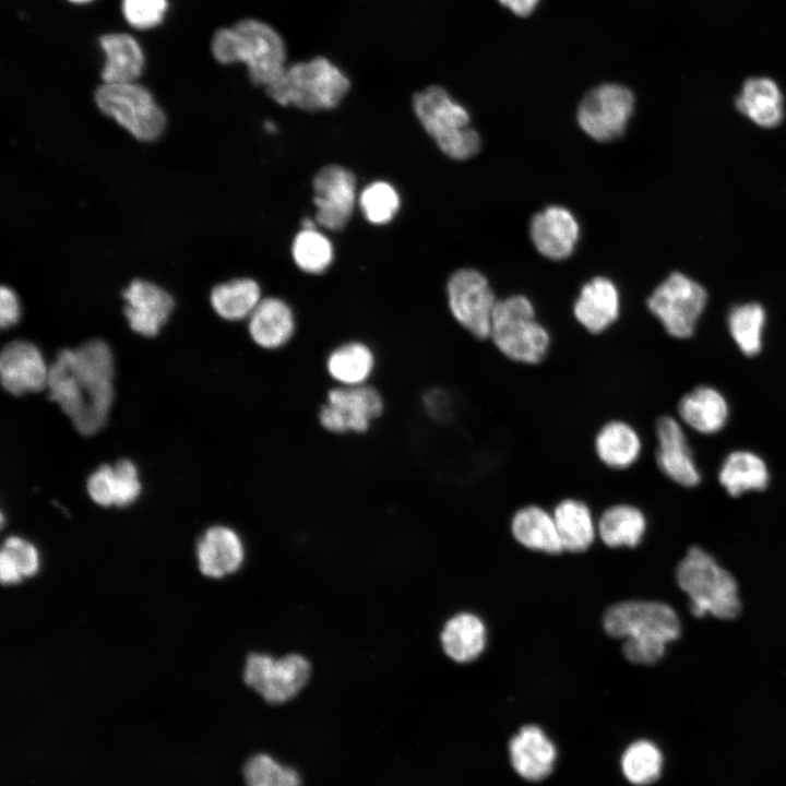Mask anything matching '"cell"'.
<instances>
[{
	"mask_svg": "<svg viewBox=\"0 0 786 786\" xmlns=\"http://www.w3.org/2000/svg\"><path fill=\"white\" fill-rule=\"evenodd\" d=\"M313 191L317 224L333 231L343 229L357 199L354 174L338 165L325 166L313 179Z\"/></svg>",
	"mask_w": 786,
	"mask_h": 786,
	"instance_id": "obj_14",
	"label": "cell"
},
{
	"mask_svg": "<svg viewBox=\"0 0 786 786\" xmlns=\"http://www.w3.org/2000/svg\"><path fill=\"white\" fill-rule=\"evenodd\" d=\"M211 305L225 320L249 318L262 300L259 284L252 278H236L216 285L211 291Z\"/></svg>",
	"mask_w": 786,
	"mask_h": 786,
	"instance_id": "obj_31",
	"label": "cell"
},
{
	"mask_svg": "<svg viewBox=\"0 0 786 786\" xmlns=\"http://www.w3.org/2000/svg\"><path fill=\"white\" fill-rule=\"evenodd\" d=\"M311 675L310 662L300 654L275 658L251 653L246 658L245 683L270 704H283L297 696Z\"/></svg>",
	"mask_w": 786,
	"mask_h": 786,
	"instance_id": "obj_10",
	"label": "cell"
},
{
	"mask_svg": "<svg viewBox=\"0 0 786 786\" xmlns=\"http://www.w3.org/2000/svg\"><path fill=\"white\" fill-rule=\"evenodd\" d=\"M663 755L651 741L639 740L624 751L621 767L629 782L635 785H647L655 782L662 772Z\"/></svg>",
	"mask_w": 786,
	"mask_h": 786,
	"instance_id": "obj_37",
	"label": "cell"
},
{
	"mask_svg": "<svg viewBox=\"0 0 786 786\" xmlns=\"http://www.w3.org/2000/svg\"><path fill=\"white\" fill-rule=\"evenodd\" d=\"M655 460L660 472L680 486H696L701 474L680 421L668 415L660 416L655 422Z\"/></svg>",
	"mask_w": 786,
	"mask_h": 786,
	"instance_id": "obj_15",
	"label": "cell"
},
{
	"mask_svg": "<svg viewBox=\"0 0 786 786\" xmlns=\"http://www.w3.org/2000/svg\"><path fill=\"white\" fill-rule=\"evenodd\" d=\"M249 334L262 348L275 349L285 345L295 332L290 307L276 297L263 298L249 317Z\"/></svg>",
	"mask_w": 786,
	"mask_h": 786,
	"instance_id": "obj_24",
	"label": "cell"
},
{
	"mask_svg": "<svg viewBox=\"0 0 786 786\" xmlns=\"http://www.w3.org/2000/svg\"><path fill=\"white\" fill-rule=\"evenodd\" d=\"M359 207L372 224H386L400 209V196L393 186L384 181L368 184L358 199Z\"/></svg>",
	"mask_w": 786,
	"mask_h": 786,
	"instance_id": "obj_39",
	"label": "cell"
},
{
	"mask_svg": "<svg viewBox=\"0 0 786 786\" xmlns=\"http://www.w3.org/2000/svg\"><path fill=\"white\" fill-rule=\"evenodd\" d=\"M413 109L426 132L449 157L464 160L480 148V136L469 126L466 108L441 86L432 85L413 96Z\"/></svg>",
	"mask_w": 786,
	"mask_h": 786,
	"instance_id": "obj_6",
	"label": "cell"
},
{
	"mask_svg": "<svg viewBox=\"0 0 786 786\" xmlns=\"http://www.w3.org/2000/svg\"><path fill=\"white\" fill-rule=\"evenodd\" d=\"M446 296L454 320L475 338L489 340L498 299L488 278L475 269H460L449 277Z\"/></svg>",
	"mask_w": 786,
	"mask_h": 786,
	"instance_id": "obj_11",
	"label": "cell"
},
{
	"mask_svg": "<svg viewBox=\"0 0 786 786\" xmlns=\"http://www.w3.org/2000/svg\"><path fill=\"white\" fill-rule=\"evenodd\" d=\"M680 420L702 434L720 431L729 418V405L717 389L700 385L686 393L678 403Z\"/></svg>",
	"mask_w": 786,
	"mask_h": 786,
	"instance_id": "obj_21",
	"label": "cell"
},
{
	"mask_svg": "<svg viewBox=\"0 0 786 786\" xmlns=\"http://www.w3.org/2000/svg\"><path fill=\"white\" fill-rule=\"evenodd\" d=\"M49 367L39 349L25 341L7 344L0 355V377L4 390L13 395L41 391L47 386Z\"/></svg>",
	"mask_w": 786,
	"mask_h": 786,
	"instance_id": "obj_17",
	"label": "cell"
},
{
	"mask_svg": "<svg viewBox=\"0 0 786 786\" xmlns=\"http://www.w3.org/2000/svg\"><path fill=\"white\" fill-rule=\"evenodd\" d=\"M718 480L731 497H738L747 491L765 489L770 471L759 454L749 450H736L722 462Z\"/></svg>",
	"mask_w": 786,
	"mask_h": 786,
	"instance_id": "obj_27",
	"label": "cell"
},
{
	"mask_svg": "<svg viewBox=\"0 0 786 786\" xmlns=\"http://www.w3.org/2000/svg\"><path fill=\"white\" fill-rule=\"evenodd\" d=\"M264 127L269 132H274L276 130V127L272 121H266Z\"/></svg>",
	"mask_w": 786,
	"mask_h": 786,
	"instance_id": "obj_45",
	"label": "cell"
},
{
	"mask_svg": "<svg viewBox=\"0 0 786 786\" xmlns=\"http://www.w3.org/2000/svg\"><path fill=\"white\" fill-rule=\"evenodd\" d=\"M39 570L36 547L20 536L4 539L0 551V580L2 584H17L34 576Z\"/></svg>",
	"mask_w": 786,
	"mask_h": 786,
	"instance_id": "obj_35",
	"label": "cell"
},
{
	"mask_svg": "<svg viewBox=\"0 0 786 786\" xmlns=\"http://www.w3.org/2000/svg\"><path fill=\"white\" fill-rule=\"evenodd\" d=\"M529 235L540 254L551 260H564L576 247L580 226L570 210L550 205L534 215Z\"/></svg>",
	"mask_w": 786,
	"mask_h": 786,
	"instance_id": "obj_19",
	"label": "cell"
},
{
	"mask_svg": "<svg viewBox=\"0 0 786 786\" xmlns=\"http://www.w3.org/2000/svg\"><path fill=\"white\" fill-rule=\"evenodd\" d=\"M383 412V400L369 385L341 386L329 391L319 420L331 432H365Z\"/></svg>",
	"mask_w": 786,
	"mask_h": 786,
	"instance_id": "obj_13",
	"label": "cell"
},
{
	"mask_svg": "<svg viewBox=\"0 0 786 786\" xmlns=\"http://www.w3.org/2000/svg\"><path fill=\"white\" fill-rule=\"evenodd\" d=\"M677 581L690 597L694 616L711 614L720 619H733L739 614L736 580L701 548L688 550L677 568Z\"/></svg>",
	"mask_w": 786,
	"mask_h": 786,
	"instance_id": "obj_7",
	"label": "cell"
},
{
	"mask_svg": "<svg viewBox=\"0 0 786 786\" xmlns=\"http://www.w3.org/2000/svg\"><path fill=\"white\" fill-rule=\"evenodd\" d=\"M642 439L628 421L611 419L594 437V451L605 466L621 471L634 465L642 453Z\"/></svg>",
	"mask_w": 786,
	"mask_h": 786,
	"instance_id": "obj_23",
	"label": "cell"
},
{
	"mask_svg": "<svg viewBox=\"0 0 786 786\" xmlns=\"http://www.w3.org/2000/svg\"><path fill=\"white\" fill-rule=\"evenodd\" d=\"M539 0H499V2L519 16L529 15L536 8Z\"/></svg>",
	"mask_w": 786,
	"mask_h": 786,
	"instance_id": "obj_44",
	"label": "cell"
},
{
	"mask_svg": "<svg viewBox=\"0 0 786 786\" xmlns=\"http://www.w3.org/2000/svg\"><path fill=\"white\" fill-rule=\"evenodd\" d=\"M511 529L514 538L529 549L550 555L563 551L552 515L540 507L520 509L512 519Z\"/></svg>",
	"mask_w": 786,
	"mask_h": 786,
	"instance_id": "obj_29",
	"label": "cell"
},
{
	"mask_svg": "<svg viewBox=\"0 0 786 786\" xmlns=\"http://www.w3.org/2000/svg\"><path fill=\"white\" fill-rule=\"evenodd\" d=\"M70 1L76 2V3H84V2H88L91 0H70Z\"/></svg>",
	"mask_w": 786,
	"mask_h": 786,
	"instance_id": "obj_46",
	"label": "cell"
},
{
	"mask_svg": "<svg viewBox=\"0 0 786 786\" xmlns=\"http://www.w3.org/2000/svg\"><path fill=\"white\" fill-rule=\"evenodd\" d=\"M349 87L348 76L330 59L318 56L287 66L265 91L281 106L319 111L338 106Z\"/></svg>",
	"mask_w": 786,
	"mask_h": 786,
	"instance_id": "obj_4",
	"label": "cell"
},
{
	"mask_svg": "<svg viewBox=\"0 0 786 786\" xmlns=\"http://www.w3.org/2000/svg\"><path fill=\"white\" fill-rule=\"evenodd\" d=\"M112 377L114 358L104 341L62 349L49 366V398L80 433L94 434L105 425L114 401Z\"/></svg>",
	"mask_w": 786,
	"mask_h": 786,
	"instance_id": "obj_1",
	"label": "cell"
},
{
	"mask_svg": "<svg viewBox=\"0 0 786 786\" xmlns=\"http://www.w3.org/2000/svg\"><path fill=\"white\" fill-rule=\"evenodd\" d=\"M87 492L91 499L102 507H110L116 502L114 466L102 465L87 479Z\"/></svg>",
	"mask_w": 786,
	"mask_h": 786,
	"instance_id": "obj_42",
	"label": "cell"
},
{
	"mask_svg": "<svg viewBox=\"0 0 786 786\" xmlns=\"http://www.w3.org/2000/svg\"><path fill=\"white\" fill-rule=\"evenodd\" d=\"M621 298L608 277L595 276L581 288L572 306L575 321L590 334H602L619 319Z\"/></svg>",
	"mask_w": 786,
	"mask_h": 786,
	"instance_id": "obj_16",
	"label": "cell"
},
{
	"mask_svg": "<svg viewBox=\"0 0 786 786\" xmlns=\"http://www.w3.org/2000/svg\"><path fill=\"white\" fill-rule=\"evenodd\" d=\"M489 340L502 356L524 365L540 364L551 345L548 329L537 319L534 303L524 295L498 299Z\"/></svg>",
	"mask_w": 786,
	"mask_h": 786,
	"instance_id": "obj_5",
	"label": "cell"
},
{
	"mask_svg": "<svg viewBox=\"0 0 786 786\" xmlns=\"http://www.w3.org/2000/svg\"><path fill=\"white\" fill-rule=\"evenodd\" d=\"M20 302L16 294L10 288H0V325L2 329L10 327L20 319Z\"/></svg>",
	"mask_w": 786,
	"mask_h": 786,
	"instance_id": "obj_43",
	"label": "cell"
},
{
	"mask_svg": "<svg viewBox=\"0 0 786 786\" xmlns=\"http://www.w3.org/2000/svg\"><path fill=\"white\" fill-rule=\"evenodd\" d=\"M374 366L370 348L359 342L346 343L335 348L326 360L330 376L344 386L361 385Z\"/></svg>",
	"mask_w": 786,
	"mask_h": 786,
	"instance_id": "obj_34",
	"label": "cell"
},
{
	"mask_svg": "<svg viewBox=\"0 0 786 786\" xmlns=\"http://www.w3.org/2000/svg\"><path fill=\"white\" fill-rule=\"evenodd\" d=\"M214 58L223 64H246L255 85L267 87L286 69L287 48L279 32L258 19H243L219 28L212 39Z\"/></svg>",
	"mask_w": 786,
	"mask_h": 786,
	"instance_id": "obj_3",
	"label": "cell"
},
{
	"mask_svg": "<svg viewBox=\"0 0 786 786\" xmlns=\"http://www.w3.org/2000/svg\"><path fill=\"white\" fill-rule=\"evenodd\" d=\"M766 312L759 302H743L731 307L727 315L729 334L747 357L758 355L763 346Z\"/></svg>",
	"mask_w": 786,
	"mask_h": 786,
	"instance_id": "obj_32",
	"label": "cell"
},
{
	"mask_svg": "<svg viewBox=\"0 0 786 786\" xmlns=\"http://www.w3.org/2000/svg\"><path fill=\"white\" fill-rule=\"evenodd\" d=\"M737 109L763 128L779 124L784 117V99L778 85L769 78L748 79L736 98Z\"/></svg>",
	"mask_w": 786,
	"mask_h": 786,
	"instance_id": "obj_25",
	"label": "cell"
},
{
	"mask_svg": "<svg viewBox=\"0 0 786 786\" xmlns=\"http://www.w3.org/2000/svg\"><path fill=\"white\" fill-rule=\"evenodd\" d=\"M122 297L127 302L123 311L130 327L146 337L158 334L175 305L165 289L144 279L132 281Z\"/></svg>",
	"mask_w": 786,
	"mask_h": 786,
	"instance_id": "obj_18",
	"label": "cell"
},
{
	"mask_svg": "<svg viewBox=\"0 0 786 786\" xmlns=\"http://www.w3.org/2000/svg\"><path fill=\"white\" fill-rule=\"evenodd\" d=\"M563 550L585 551L594 540L595 528L588 507L576 499L560 501L552 514Z\"/></svg>",
	"mask_w": 786,
	"mask_h": 786,
	"instance_id": "obj_30",
	"label": "cell"
},
{
	"mask_svg": "<svg viewBox=\"0 0 786 786\" xmlns=\"http://www.w3.org/2000/svg\"><path fill=\"white\" fill-rule=\"evenodd\" d=\"M247 786H301L298 772L265 753L252 755L245 764Z\"/></svg>",
	"mask_w": 786,
	"mask_h": 786,
	"instance_id": "obj_38",
	"label": "cell"
},
{
	"mask_svg": "<svg viewBox=\"0 0 786 786\" xmlns=\"http://www.w3.org/2000/svg\"><path fill=\"white\" fill-rule=\"evenodd\" d=\"M510 757L513 767L522 777L539 781L550 774L556 748L540 728L528 725L511 739Z\"/></svg>",
	"mask_w": 786,
	"mask_h": 786,
	"instance_id": "obj_22",
	"label": "cell"
},
{
	"mask_svg": "<svg viewBox=\"0 0 786 786\" xmlns=\"http://www.w3.org/2000/svg\"><path fill=\"white\" fill-rule=\"evenodd\" d=\"M95 102L103 114L140 141H155L165 130V112L152 93L135 81L103 83L95 93Z\"/></svg>",
	"mask_w": 786,
	"mask_h": 786,
	"instance_id": "obj_8",
	"label": "cell"
},
{
	"mask_svg": "<svg viewBox=\"0 0 786 786\" xmlns=\"http://www.w3.org/2000/svg\"><path fill=\"white\" fill-rule=\"evenodd\" d=\"M442 648L451 659L468 663L477 658L485 648L486 628L483 621L469 612L450 618L440 634Z\"/></svg>",
	"mask_w": 786,
	"mask_h": 786,
	"instance_id": "obj_28",
	"label": "cell"
},
{
	"mask_svg": "<svg viewBox=\"0 0 786 786\" xmlns=\"http://www.w3.org/2000/svg\"><path fill=\"white\" fill-rule=\"evenodd\" d=\"M707 302L705 288L680 272L669 274L646 300L650 312L668 335L691 337Z\"/></svg>",
	"mask_w": 786,
	"mask_h": 786,
	"instance_id": "obj_9",
	"label": "cell"
},
{
	"mask_svg": "<svg viewBox=\"0 0 786 786\" xmlns=\"http://www.w3.org/2000/svg\"><path fill=\"white\" fill-rule=\"evenodd\" d=\"M167 11V0H122L127 22L135 28L145 29L158 25Z\"/></svg>",
	"mask_w": 786,
	"mask_h": 786,
	"instance_id": "obj_40",
	"label": "cell"
},
{
	"mask_svg": "<svg viewBox=\"0 0 786 786\" xmlns=\"http://www.w3.org/2000/svg\"><path fill=\"white\" fill-rule=\"evenodd\" d=\"M604 628L612 638H623L622 652L634 664L650 665L676 640L680 623L675 610L658 602L628 600L612 605L604 616Z\"/></svg>",
	"mask_w": 786,
	"mask_h": 786,
	"instance_id": "obj_2",
	"label": "cell"
},
{
	"mask_svg": "<svg viewBox=\"0 0 786 786\" xmlns=\"http://www.w3.org/2000/svg\"><path fill=\"white\" fill-rule=\"evenodd\" d=\"M291 254L296 265L306 273L324 272L333 261L331 241L317 228L299 231L291 246Z\"/></svg>",
	"mask_w": 786,
	"mask_h": 786,
	"instance_id": "obj_36",
	"label": "cell"
},
{
	"mask_svg": "<svg viewBox=\"0 0 786 786\" xmlns=\"http://www.w3.org/2000/svg\"><path fill=\"white\" fill-rule=\"evenodd\" d=\"M105 55L102 70L104 83L134 82L142 73L144 55L139 43L129 34L114 33L100 37Z\"/></svg>",
	"mask_w": 786,
	"mask_h": 786,
	"instance_id": "obj_26",
	"label": "cell"
},
{
	"mask_svg": "<svg viewBox=\"0 0 786 786\" xmlns=\"http://www.w3.org/2000/svg\"><path fill=\"white\" fill-rule=\"evenodd\" d=\"M634 108V96L623 85L604 83L592 88L577 107V123L593 140L618 139L628 126Z\"/></svg>",
	"mask_w": 786,
	"mask_h": 786,
	"instance_id": "obj_12",
	"label": "cell"
},
{
	"mask_svg": "<svg viewBox=\"0 0 786 786\" xmlns=\"http://www.w3.org/2000/svg\"><path fill=\"white\" fill-rule=\"evenodd\" d=\"M195 553L201 573L213 579L235 573L245 560L241 538L224 525L209 527L199 538Z\"/></svg>",
	"mask_w": 786,
	"mask_h": 786,
	"instance_id": "obj_20",
	"label": "cell"
},
{
	"mask_svg": "<svg viewBox=\"0 0 786 786\" xmlns=\"http://www.w3.org/2000/svg\"><path fill=\"white\" fill-rule=\"evenodd\" d=\"M646 527L644 514L635 507L617 504L608 508L598 522V533L609 547L636 546Z\"/></svg>",
	"mask_w": 786,
	"mask_h": 786,
	"instance_id": "obj_33",
	"label": "cell"
},
{
	"mask_svg": "<svg viewBox=\"0 0 786 786\" xmlns=\"http://www.w3.org/2000/svg\"><path fill=\"white\" fill-rule=\"evenodd\" d=\"M115 488L117 507H127L133 503L141 493V484L138 469L129 460H119L115 466Z\"/></svg>",
	"mask_w": 786,
	"mask_h": 786,
	"instance_id": "obj_41",
	"label": "cell"
}]
</instances>
